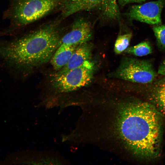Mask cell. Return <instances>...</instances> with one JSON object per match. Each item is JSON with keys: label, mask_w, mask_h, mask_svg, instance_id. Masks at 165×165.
Returning a JSON list of instances; mask_svg holds the SVG:
<instances>
[{"label": "cell", "mask_w": 165, "mask_h": 165, "mask_svg": "<svg viewBox=\"0 0 165 165\" xmlns=\"http://www.w3.org/2000/svg\"><path fill=\"white\" fill-rule=\"evenodd\" d=\"M106 109L102 119L103 136L125 151L145 160L159 155L161 125L155 107L138 99L120 101Z\"/></svg>", "instance_id": "1"}, {"label": "cell", "mask_w": 165, "mask_h": 165, "mask_svg": "<svg viewBox=\"0 0 165 165\" xmlns=\"http://www.w3.org/2000/svg\"><path fill=\"white\" fill-rule=\"evenodd\" d=\"M61 30L57 23L42 26L8 44L0 46V56L20 67L43 64L59 46Z\"/></svg>", "instance_id": "2"}, {"label": "cell", "mask_w": 165, "mask_h": 165, "mask_svg": "<svg viewBox=\"0 0 165 165\" xmlns=\"http://www.w3.org/2000/svg\"><path fill=\"white\" fill-rule=\"evenodd\" d=\"M62 0H15L12 14L14 21L25 26L46 16L60 7Z\"/></svg>", "instance_id": "3"}, {"label": "cell", "mask_w": 165, "mask_h": 165, "mask_svg": "<svg viewBox=\"0 0 165 165\" xmlns=\"http://www.w3.org/2000/svg\"><path fill=\"white\" fill-rule=\"evenodd\" d=\"M158 74L150 61L126 57L122 60L117 69L109 75L133 82L145 84L155 81Z\"/></svg>", "instance_id": "4"}, {"label": "cell", "mask_w": 165, "mask_h": 165, "mask_svg": "<svg viewBox=\"0 0 165 165\" xmlns=\"http://www.w3.org/2000/svg\"><path fill=\"white\" fill-rule=\"evenodd\" d=\"M94 65L90 60L65 73L53 75L51 81L53 88L60 94L71 92L86 86L92 81Z\"/></svg>", "instance_id": "5"}, {"label": "cell", "mask_w": 165, "mask_h": 165, "mask_svg": "<svg viewBox=\"0 0 165 165\" xmlns=\"http://www.w3.org/2000/svg\"><path fill=\"white\" fill-rule=\"evenodd\" d=\"M165 0H158L131 6L127 13L130 20H136L151 25L161 23V13Z\"/></svg>", "instance_id": "6"}, {"label": "cell", "mask_w": 165, "mask_h": 165, "mask_svg": "<svg viewBox=\"0 0 165 165\" xmlns=\"http://www.w3.org/2000/svg\"><path fill=\"white\" fill-rule=\"evenodd\" d=\"M93 34L90 22L84 19H79L74 22L70 31L62 37L60 45L79 46L89 42L92 39Z\"/></svg>", "instance_id": "7"}, {"label": "cell", "mask_w": 165, "mask_h": 165, "mask_svg": "<svg viewBox=\"0 0 165 165\" xmlns=\"http://www.w3.org/2000/svg\"><path fill=\"white\" fill-rule=\"evenodd\" d=\"M100 7V0H62L60 7L62 16L66 17L76 13Z\"/></svg>", "instance_id": "8"}, {"label": "cell", "mask_w": 165, "mask_h": 165, "mask_svg": "<svg viewBox=\"0 0 165 165\" xmlns=\"http://www.w3.org/2000/svg\"><path fill=\"white\" fill-rule=\"evenodd\" d=\"M93 48V44L89 42L79 45L73 53L67 64L55 74L60 75L65 73L89 60Z\"/></svg>", "instance_id": "9"}, {"label": "cell", "mask_w": 165, "mask_h": 165, "mask_svg": "<svg viewBox=\"0 0 165 165\" xmlns=\"http://www.w3.org/2000/svg\"><path fill=\"white\" fill-rule=\"evenodd\" d=\"M145 84V95L154 106L165 113V77Z\"/></svg>", "instance_id": "10"}, {"label": "cell", "mask_w": 165, "mask_h": 165, "mask_svg": "<svg viewBox=\"0 0 165 165\" xmlns=\"http://www.w3.org/2000/svg\"><path fill=\"white\" fill-rule=\"evenodd\" d=\"M79 46L60 44L50 59V63L53 68L58 71L64 67Z\"/></svg>", "instance_id": "11"}, {"label": "cell", "mask_w": 165, "mask_h": 165, "mask_svg": "<svg viewBox=\"0 0 165 165\" xmlns=\"http://www.w3.org/2000/svg\"><path fill=\"white\" fill-rule=\"evenodd\" d=\"M103 15L109 19H115L119 15L116 0H100Z\"/></svg>", "instance_id": "12"}, {"label": "cell", "mask_w": 165, "mask_h": 165, "mask_svg": "<svg viewBox=\"0 0 165 165\" xmlns=\"http://www.w3.org/2000/svg\"><path fill=\"white\" fill-rule=\"evenodd\" d=\"M152 52V48L150 43L145 41L134 46L128 47L124 52L137 56L141 57L151 54Z\"/></svg>", "instance_id": "13"}, {"label": "cell", "mask_w": 165, "mask_h": 165, "mask_svg": "<svg viewBox=\"0 0 165 165\" xmlns=\"http://www.w3.org/2000/svg\"><path fill=\"white\" fill-rule=\"evenodd\" d=\"M131 33L121 35L117 38L114 46V51L116 54H120L128 48L132 38Z\"/></svg>", "instance_id": "14"}, {"label": "cell", "mask_w": 165, "mask_h": 165, "mask_svg": "<svg viewBox=\"0 0 165 165\" xmlns=\"http://www.w3.org/2000/svg\"><path fill=\"white\" fill-rule=\"evenodd\" d=\"M153 30L159 47L165 51V25H155Z\"/></svg>", "instance_id": "15"}, {"label": "cell", "mask_w": 165, "mask_h": 165, "mask_svg": "<svg viewBox=\"0 0 165 165\" xmlns=\"http://www.w3.org/2000/svg\"><path fill=\"white\" fill-rule=\"evenodd\" d=\"M147 0H119L120 4L124 6L127 4L132 3H141Z\"/></svg>", "instance_id": "16"}, {"label": "cell", "mask_w": 165, "mask_h": 165, "mask_svg": "<svg viewBox=\"0 0 165 165\" xmlns=\"http://www.w3.org/2000/svg\"><path fill=\"white\" fill-rule=\"evenodd\" d=\"M157 72L158 74L165 76V59L159 66Z\"/></svg>", "instance_id": "17"}]
</instances>
